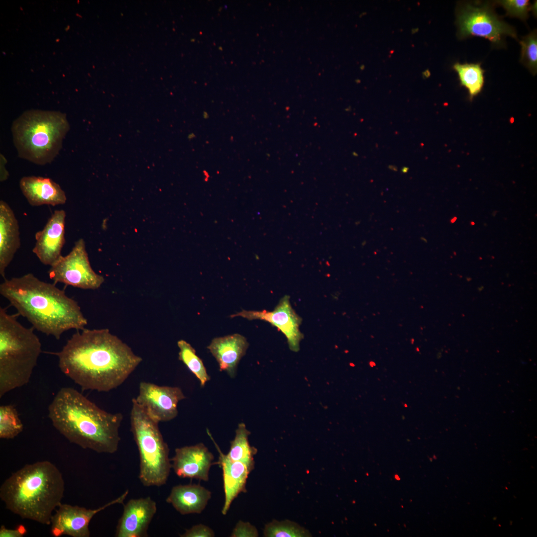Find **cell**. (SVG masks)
<instances>
[{"instance_id": "cell-31", "label": "cell", "mask_w": 537, "mask_h": 537, "mask_svg": "<svg viewBox=\"0 0 537 537\" xmlns=\"http://www.w3.org/2000/svg\"><path fill=\"white\" fill-rule=\"evenodd\" d=\"M0 181L3 182L6 180L9 176L8 172L7 171L5 165L7 163L6 159L4 156L0 154Z\"/></svg>"}, {"instance_id": "cell-16", "label": "cell", "mask_w": 537, "mask_h": 537, "mask_svg": "<svg viewBox=\"0 0 537 537\" xmlns=\"http://www.w3.org/2000/svg\"><path fill=\"white\" fill-rule=\"evenodd\" d=\"M207 433L219 453L218 460L215 463L222 468L223 472L225 500L221 512L225 515L238 495L247 492V481L251 471L244 463L233 460L223 453L208 430Z\"/></svg>"}, {"instance_id": "cell-24", "label": "cell", "mask_w": 537, "mask_h": 537, "mask_svg": "<svg viewBox=\"0 0 537 537\" xmlns=\"http://www.w3.org/2000/svg\"><path fill=\"white\" fill-rule=\"evenodd\" d=\"M23 425L17 410L12 405L0 406V438L12 439L22 432Z\"/></svg>"}, {"instance_id": "cell-10", "label": "cell", "mask_w": 537, "mask_h": 537, "mask_svg": "<svg viewBox=\"0 0 537 537\" xmlns=\"http://www.w3.org/2000/svg\"><path fill=\"white\" fill-rule=\"evenodd\" d=\"M185 398L179 387L160 386L142 381L139 393L133 399L153 420L160 423L175 418L178 414V404Z\"/></svg>"}, {"instance_id": "cell-4", "label": "cell", "mask_w": 537, "mask_h": 537, "mask_svg": "<svg viewBox=\"0 0 537 537\" xmlns=\"http://www.w3.org/2000/svg\"><path fill=\"white\" fill-rule=\"evenodd\" d=\"M65 491L61 472L48 460L27 464L4 480L0 498L5 508L23 519L50 525Z\"/></svg>"}, {"instance_id": "cell-13", "label": "cell", "mask_w": 537, "mask_h": 537, "mask_svg": "<svg viewBox=\"0 0 537 537\" xmlns=\"http://www.w3.org/2000/svg\"><path fill=\"white\" fill-rule=\"evenodd\" d=\"M66 212L56 210L42 230L35 235L36 243L32 249L41 263L52 266L61 256L65 243Z\"/></svg>"}, {"instance_id": "cell-15", "label": "cell", "mask_w": 537, "mask_h": 537, "mask_svg": "<svg viewBox=\"0 0 537 537\" xmlns=\"http://www.w3.org/2000/svg\"><path fill=\"white\" fill-rule=\"evenodd\" d=\"M213 460L208 448L199 443L176 448L171 461L172 468L179 477L207 481Z\"/></svg>"}, {"instance_id": "cell-14", "label": "cell", "mask_w": 537, "mask_h": 537, "mask_svg": "<svg viewBox=\"0 0 537 537\" xmlns=\"http://www.w3.org/2000/svg\"><path fill=\"white\" fill-rule=\"evenodd\" d=\"M157 511L150 497L131 499L124 505L116 526V537H146L148 529Z\"/></svg>"}, {"instance_id": "cell-6", "label": "cell", "mask_w": 537, "mask_h": 537, "mask_svg": "<svg viewBox=\"0 0 537 537\" xmlns=\"http://www.w3.org/2000/svg\"><path fill=\"white\" fill-rule=\"evenodd\" d=\"M70 128L66 114L61 112L25 111L11 127L18 157L38 165L51 163L61 150Z\"/></svg>"}, {"instance_id": "cell-9", "label": "cell", "mask_w": 537, "mask_h": 537, "mask_svg": "<svg viewBox=\"0 0 537 537\" xmlns=\"http://www.w3.org/2000/svg\"><path fill=\"white\" fill-rule=\"evenodd\" d=\"M48 273L55 284L62 283L83 289H98L104 281L92 269L82 238L75 242L68 255L62 256L50 267Z\"/></svg>"}, {"instance_id": "cell-21", "label": "cell", "mask_w": 537, "mask_h": 537, "mask_svg": "<svg viewBox=\"0 0 537 537\" xmlns=\"http://www.w3.org/2000/svg\"><path fill=\"white\" fill-rule=\"evenodd\" d=\"M250 434L244 423L239 424L234 439L230 442L229 451L226 454L231 459L245 464L251 472L255 467L254 455L257 449L249 444L248 437Z\"/></svg>"}, {"instance_id": "cell-17", "label": "cell", "mask_w": 537, "mask_h": 537, "mask_svg": "<svg viewBox=\"0 0 537 537\" xmlns=\"http://www.w3.org/2000/svg\"><path fill=\"white\" fill-rule=\"evenodd\" d=\"M19 187L28 203L33 206H55L64 204L67 200L65 191L50 178L23 177L19 181Z\"/></svg>"}, {"instance_id": "cell-26", "label": "cell", "mask_w": 537, "mask_h": 537, "mask_svg": "<svg viewBox=\"0 0 537 537\" xmlns=\"http://www.w3.org/2000/svg\"><path fill=\"white\" fill-rule=\"evenodd\" d=\"M521 46V62L530 72L536 75L537 71V34L534 30L520 41Z\"/></svg>"}, {"instance_id": "cell-1", "label": "cell", "mask_w": 537, "mask_h": 537, "mask_svg": "<svg viewBox=\"0 0 537 537\" xmlns=\"http://www.w3.org/2000/svg\"><path fill=\"white\" fill-rule=\"evenodd\" d=\"M55 355L65 375L83 390L98 392L120 386L142 361L107 329L77 330Z\"/></svg>"}, {"instance_id": "cell-3", "label": "cell", "mask_w": 537, "mask_h": 537, "mask_svg": "<svg viewBox=\"0 0 537 537\" xmlns=\"http://www.w3.org/2000/svg\"><path fill=\"white\" fill-rule=\"evenodd\" d=\"M48 417L61 434L83 448L109 454L118 448L122 414L101 409L74 388L58 391L48 406Z\"/></svg>"}, {"instance_id": "cell-30", "label": "cell", "mask_w": 537, "mask_h": 537, "mask_svg": "<svg viewBox=\"0 0 537 537\" xmlns=\"http://www.w3.org/2000/svg\"><path fill=\"white\" fill-rule=\"evenodd\" d=\"M26 533V529L23 525H19L14 529L6 528L3 525L0 528V537H22Z\"/></svg>"}, {"instance_id": "cell-18", "label": "cell", "mask_w": 537, "mask_h": 537, "mask_svg": "<svg viewBox=\"0 0 537 537\" xmlns=\"http://www.w3.org/2000/svg\"><path fill=\"white\" fill-rule=\"evenodd\" d=\"M248 346L245 337L234 334L214 338L207 348L216 359L220 370L234 377L238 364L246 354Z\"/></svg>"}, {"instance_id": "cell-29", "label": "cell", "mask_w": 537, "mask_h": 537, "mask_svg": "<svg viewBox=\"0 0 537 537\" xmlns=\"http://www.w3.org/2000/svg\"><path fill=\"white\" fill-rule=\"evenodd\" d=\"M214 531L209 527L200 524L193 526L185 531L184 534L180 535L181 537H213Z\"/></svg>"}, {"instance_id": "cell-5", "label": "cell", "mask_w": 537, "mask_h": 537, "mask_svg": "<svg viewBox=\"0 0 537 537\" xmlns=\"http://www.w3.org/2000/svg\"><path fill=\"white\" fill-rule=\"evenodd\" d=\"M18 315L0 308V398L28 383L42 352L34 329L23 326Z\"/></svg>"}, {"instance_id": "cell-23", "label": "cell", "mask_w": 537, "mask_h": 537, "mask_svg": "<svg viewBox=\"0 0 537 537\" xmlns=\"http://www.w3.org/2000/svg\"><path fill=\"white\" fill-rule=\"evenodd\" d=\"M179 349V359L199 380L200 385L204 386L210 379L202 360L196 355L195 350L190 344L184 340L178 342Z\"/></svg>"}, {"instance_id": "cell-22", "label": "cell", "mask_w": 537, "mask_h": 537, "mask_svg": "<svg viewBox=\"0 0 537 537\" xmlns=\"http://www.w3.org/2000/svg\"><path fill=\"white\" fill-rule=\"evenodd\" d=\"M453 67L458 75L461 85L468 90L470 97L477 95L484 85V70L480 65L456 63Z\"/></svg>"}, {"instance_id": "cell-2", "label": "cell", "mask_w": 537, "mask_h": 537, "mask_svg": "<svg viewBox=\"0 0 537 537\" xmlns=\"http://www.w3.org/2000/svg\"><path fill=\"white\" fill-rule=\"evenodd\" d=\"M0 294L34 329L57 340L66 331L81 330L87 325L76 300L55 283L41 280L32 273L4 278Z\"/></svg>"}, {"instance_id": "cell-27", "label": "cell", "mask_w": 537, "mask_h": 537, "mask_svg": "<svg viewBox=\"0 0 537 537\" xmlns=\"http://www.w3.org/2000/svg\"><path fill=\"white\" fill-rule=\"evenodd\" d=\"M496 3L505 9L507 15L519 18L522 20L528 18V12L531 9V5L528 0H498Z\"/></svg>"}, {"instance_id": "cell-20", "label": "cell", "mask_w": 537, "mask_h": 537, "mask_svg": "<svg viewBox=\"0 0 537 537\" xmlns=\"http://www.w3.org/2000/svg\"><path fill=\"white\" fill-rule=\"evenodd\" d=\"M211 497V492L199 484L174 486L166 501L182 515L200 514Z\"/></svg>"}, {"instance_id": "cell-25", "label": "cell", "mask_w": 537, "mask_h": 537, "mask_svg": "<svg viewBox=\"0 0 537 537\" xmlns=\"http://www.w3.org/2000/svg\"><path fill=\"white\" fill-rule=\"evenodd\" d=\"M266 537H308L310 532L298 524L289 520H275L266 524L264 529Z\"/></svg>"}, {"instance_id": "cell-8", "label": "cell", "mask_w": 537, "mask_h": 537, "mask_svg": "<svg viewBox=\"0 0 537 537\" xmlns=\"http://www.w3.org/2000/svg\"><path fill=\"white\" fill-rule=\"evenodd\" d=\"M456 23L459 39L479 36L495 46L503 45V38L507 36L517 40L515 29L499 17L489 2L459 3Z\"/></svg>"}, {"instance_id": "cell-7", "label": "cell", "mask_w": 537, "mask_h": 537, "mask_svg": "<svg viewBox=\"0 0 537 537\" xmlns=\"http://www.w3.org/2000/svg\"><path fill=\"white\" fill-rule=\"evenodd\" d=\"M130 430L140 458L139 479L146 487H160L169 478L172 464L169 448L152 418L133 398L130 415Z\"/></svg>"}, {"instance_id": "cell-12", "label": "cell", "mask_w": 537, "mask_h": 537, "mask_svg": "<svg viewBox=\"0 0 537 537\" xmlns=\"http://www.w3.org/2000/svg\"><path fill=\"white\" fill-rule=\"evenodd\" d=\"M230 317H241L249 320H261L268 322L285 336L291 351L297 352L299 350L300 342L303 337L300 330L302 319L293 309L288 295L281 298L271 311L243 310Z\"/></svg>"}, {"instance_id": "cell-28", "label": "cell", "mask_w": 537, "mask_h": 537, "mask_svg": "<svg viewBox=\"0 0 537 537\" xmlns=\"http://www.w3.org/2000/svg\"><path fill=\"white\" fill-rule=\"evenodd\" d=\"M259 533L257 528L249 522L239 521L234 527L231 537H257Z\"/></svg>"}, {"instance_id": "cell-11", "label": "cell", "mask_w": 537, "mask_h": 537, "mask_svg": "<svg viewBox=\"0 0 537 537\" xmlns=\"http://www.w3.org/2000/svg\"><path fill=\"white\" fill-rule=\"evenodd\" d=\"M129 491L127 490L118 498L94 509L61 504L51 518V535L55 537L64 535L72 537H89V524L94 516L110 506L123 503Z\"/></svg>"}, {"instance_id": "cell-19", "label": "cell", "mask_w": 537, "mask_h": 537, "mask_svg": "<svg viewBox=\"0 0 537 537\" xmlns=\"http://www.w3.org/2000/svg\"><path fill=\"white\" fill-rule=\"evenodd\" d=\"M18 220L10 206L0 201V274L5 278L6 268L20 246Z\"/></svg>"}]
</instances>
